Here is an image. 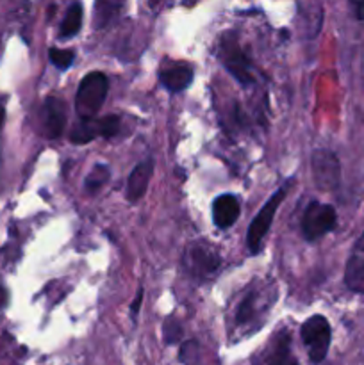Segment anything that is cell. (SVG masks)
Masks as SVG:
<instances>
[{
	"label": "cell",
	"instance_id": "obj_7",
	"mask_svg": "<svg viewBox=\"0 0 364 365\" xmlns=\"http://www.w3.org/2000/svg\"><path fill=\"white\" fill-rule=\"evenodd\" d=\"M310 170L313 178L321 191H332L339 185L341 180V164L330 150H318L310 159Z\"/></svg>",
	"mask_w": 364,
	"mask_h": 365
},
{
	"label": "cell",
	"instance_id": "obj_24",
	"mask_svg": "<svg viewBox=\"0 0 364 365\" xmlns=\"http://www.w3.org/2000/svg\"><path fill=\"white\" fill-rule=\"evenodd\" d=\"M350 2L355 7L357 18H359V20H364V0H350Z\"/></svg>",
	"mask_w": 364,
	"mask_h": 365
},
{
	"label": "cell",
	"instance_id": "obj_17",
	"mask_svg": "<svg viewBox=\"0 0 364 365\" xmlns=\"http://www.w3.org/2000/svg\"><path fill=\"white\" fill-rule=\"evenodd\" d=\"M257 299H259V294L257 292H252V294L246 296L238 307V312H236V323L238 327H246L248 323H252L257 316Z\"/></svg>",
	"mask_w": 364,
	"mask_h": 365
},
{
	"label": "cell",
	"instance_id": "obj_15",
	"mask_svg": "<svg viewBox=\"0 0 364 365\" xmlns=\"http://www.w3.org/2000/svg\"><path fill=\"white\" fill-rule=\"evenodd\" d=\"M96 138H100L98 120L96 118H93V120H81L70 132V141L74 145H86V143H91Z\"/></svg>",
	"mask_w": 364,
	"mask_h": 365
},
{
	"label": "cell",
	"instance_id": "obj_5",
	"mask_svg": "<svg viewBox=\"0 0 364 365\" xmlns=\"http://www.w3.org/2000/svg\"><path fill=\"white\" fill-rule=\"evenodd\" d=\"M182 264L186 271L195 278H209L220 269L221 260L213 246L203 241H195L186 248Z\"/></svg>",
	"mask_w": 364,
	"mask_h": 365
},
{
	"label": "cell",
	"instance_id": "obj_14",
	"mask_svg": "<svg viewBox=\"0 0 364 365\" xmlns=\"http://www.w3.org/2000/svg\"><path fill=\"white\" fill-rule=\"evenodd\" d=\"M125 0H95V27L103 29L120 14Z\"/></svg>",
	"mask_w": 364,
	"mask_h": 365
},
{
	"label": "cell",
	"instance_id": "obj_12",
	"mask_svg": "<svg viewBox=\"0 0 364 365\" xmlns=\"http://www.w3.org/2000/svg\"><path fill=\"white\" fill-rule=\"evenodd\" d=\"M241 205L234 195H220L213 202V221L220 230H227L238 221Z\"/></svg>",
	"mask_w": 364,
	"mask_h": 365
},
{
	"label": "cell",
	"instance_id": "obj_22",
	"mask_svg": "<svg viewBox=\"0 0 364 365\" xmlns=\"http://www.w3.org/2000/svg\"><path fill=\"white\" fill-rule=\"evenodd\" d=\"M98 130L100 138H113V135L118 134L120 130V118L118 116H103L98 120Z\"/></svg>",
	"mask_w": 364,
	"mask_h": 365
},
{
	"label": "cell",
	"instance_id": "obj_10",
	"mask_svg": "<svg viewBox=\"0 0 364 365\" xmlns=\"http://www.w3.org/2000/svg\"><path fill=\"white\" fill-rule=\"evenodd\" d=\"M345 284L350 291L364 294V232L357 239L345 269Z\"/></svg>",
	"mask_w": 364,
	"mask_h": 365
},
{
	"label": "cell",
	"instance_id": "obj_26",
	"mask_svg": "<svg viewBox=\"0 0 364 365\" xmlns=\"http://www.w3.org/2000/svg\"><path fill=\"white\" fill-rule=\"evenodd\" d=\"M4 120H6V110H4V107L0 106V130H2V125H4Z\"/></svg>",
	"mask_w": 364,
	"mask_h": 365
},
{
	"label": "cell",
	"instance_id": "obj_20",
	"mask_svg": "<svg viewBox=\"0 0 364 365\" xmlns=\"http://www.w3.org/2000/svg\"><path fill=\"white\" fill-rule=\"evenodd\" d=\"M163 335L166 344H177L182 339V327L175 317H168L163 324Z\"/></svg>",
	"mask_w": 364,
	"mask_h": 365
},
{
	"label": "cell",
	"instance_id": "obj_8",
	"mask_svg": "<svg viewBox=\"0 0 364 365\" xmlns=\"http://www.w3.org/2000/svg\"><path fill=\"white\" fill-rule=\"evenodd\" d=\"M253 365H298L291 355V339L288 331L280 330L275 334Z\"/></svg>",
	"mask_w": 364,
	"mask_h": 365
},
{
	"label": "cell",
	"instance_id": "obj_16",
	"mask_svg": "<svg viewBox=\"0 0 364 365\" xmlns=\"http://www.w3.org/2000/svg\"><path fill=\"white\" fill-rule=\"evenodd\" d=\"M81 27H82V6L75 2L70 6L63 24H61L59 36L61 38H74V36L81 31Z\"/></svg>",
	"mask_w": 364,
	"mask_h": 365
},
{
	"label": "cell",
	"instance_id": "obj_2",
	"mask_svg": "<svg viewBox=\"0 0 364 365\" xmlns=\"http://www.w3.org/2000/svg\"><path fill=\"white\" fill-rule=\"evenodd\" d=\"M220 61L223 63L225 70L243 86L248 88L253 82L252 73H250V61L246 53L243 52L239 39L234 32H225L220 39V50H218Z\"/></svg>",
	"mask_w": 364,
	"mask_h": 365
},
{
	"label": "cell",
	"instance_id": "obj_25",
	"mask_svg": "<svg viewBox=\"0 0 364 365\" xmlns=\"http://www.w3.org/2000/svg\"><path fill=\"white\" fill-rule=\"evenodd\" d=\"M6 305H7V292L6 289L0 287V309H4Z\"/></svg>",
	"mask_w": 364,
	"mask_h": 365
},
{
	"label": "cell",
	"instance_id": "obj_18",
	"mask_svg": "<svg viewBox=\"0 0 364 365\" xmlns=\"http://www.w3.org/2000/svg\"><path fill=\"white\" fill-rule=\"evenodd\" d=\"M109 166H106V164H96V166H93V170L89 171L88 177H86L84 191L88 192V195H95V192L100 191V187L109 180Z\"/></svg>",
	"mask_w": 364,
	"mask_h": 365
},
{
	"label": "cell",
	"instance_id": "obj_23",
	"mask_svg": "<svg viewBox=\"0 0 364 365\" xmlns=\"http://www.w3.org/2000/svg\"><path fill=\"white\" fill-rule=\"evenodd\" d=\"M141 302H143V291H139L138 296H136L134 303H132V305H131V316H132V319H136V316H138L139 307H141Z\"/></svg>",
	"mask_w": 364,
	"mask_h": 365
},
{
	"label": "cell",
	"instance_id": "obj_19",
	"mask_svg": "<svg viewBox=\"0 0 364 365\" xmlns=\"http://www.w3.org/2000/svg\"><path fill=\"white\" fill-rule=\"evenodd\" d=\"M49 57L54 64H56L59 70H68V68L74 64L75 61V53L74 50L68 48H50L49 50Z\"/></svg>",
	"mask_w": 364,
	"mask_h": 365
},
{
	"label": "cell",
	"instance_id": "obj_9",
	"mask_svg": "<svg viewBox=\"0 0 364 365\" xmlns=\"http://www.w3.org/2000/svg\"><path fill=\"white\" fill-rule=\"evenodd\" d=\"M43 127L50 139H56L63 134V128L66 125V106L59 96H49L43 103L41 109Z\"/></svg>",
	"mask_w": 364,
	"mask_h": 365
},
{
	"label": "cell",
	"instance_id": "obj_27",
	"mask_svg": "<svg viewBox=\"0 0 364 365\" xmlns=\"http://www.w3.org/2000/svg\"><path fill=\"white\" fill-rule=\"evenodd\" d=\"M148 4H150V7H157L161 4V0H148Z\"/></svg>",
	"mask_w": 364,
	"mask_h": 365
},
{
	"label": "cell",
	"instance_id": "obj_21",
	"mask_svg": "<svg viewBox=\"0 0 364 365\" xmlns=\"http://www.w3.org/2000/svg\"><path fill=\"white\" fill-rule=\"evenodd\" d=\"M198 342L196 341H188L181 346V351H178V360L184 365H196L198 364Z\"/></svg>",
	"mask_w": 364,
	"mask_h": 365
},
{
	"label": "cell",
	"instance_id": "obj_4",
	"mask_svg": "<svg viewBox=\"0 0 364 365\" xmlns=\"http://www.w3.org/2000/svg\"><path fill=\"white\" fill-rule=\"evenodd\" d=\"M289 185L291 184H288L285 187L277 189V191L273 192V196L264 203L263 209L259 210V214L253 217L252 223H250L248 232H246V245H248L250 253H259L261 248H263L264 237H266L268 230H270L271 223H273V217H275V212H277L278 205L284 202L285 195H288Z\"/></svg>",
	"mask_w": 364,
	"mask_h": 365
},
{
	"label": "cell",
	"instance_id": "obj_13",
	"mask_svg": "<svg viewBox=\"0 0 364 365\" xmlns=\"http://www.w3.org/2000/svg\"><path fill=\"white\" fill-rule=\"evenodd\" d=\"M153 173V160H145V163H139L138 166L132 170V173L128 175L127 180V189H125V196L131 203L139 202V200L145 196L146 189H148V182L152 178Z\"/></svg>",
	"mask_w": 364,
	"mask_h": 365
},
{
	"label": "cell",
	"instance_id": "obj_3",
	"mask_svg": "<svg viewBox=\"0 0 364 365\" xmlns=\"http://www.w3.org/2000/svg\"><path fill=\"white\" fill-rule=\"evenodd\" d=\"M300 337H302V342L303 346H305L310 362L320 364L327 359L332 339V330L327 317H309V319L302 324V328H300Z\"/></svg>",
	"mask_w": 364,
	"mask_h": 365
},
{
	"label": "cell",
	"instance_id": "obj_6",
	"mask_svg": "<svg viewBox=\"0 0 364 365\" xmlns=\"http://www.w3.org/2000/svg\"><path fill=\"white\" fill-rule=\"evenodd\" d=\"M338 223L335 209L328 203L310 202L302 217V234L307 241L314 242L332 232Z\"/></svg>",
	"mask_w": 364,
	"mask_h": 365
},
{
	"label": "cell",
	"instance_id": "obj_1",
	"mask_svg": "<svg viewBox=\"0 0 364 365\" xmlns=\"http://www.w3.org/2000/svg\"><path fill=\"white\" fill-rule=\"evenodd\" d=\"M109 82L100 71H91L81 81L75 95V110L81 120H93L106 102Z\"/></svg>",
	"mask_w": 364,
	"mask_h": 365
},
{
	"label": "cell",
	"instance_id": "obj_11",
	"mask_svg": "<svg viewBox=\"0 0 364 365\" xmlns=\"http://www.w3.org/2000/svg\"><path fill=\"white\" fill-rule=\"evenodd\" d=\"M193 77H195V71L186 63L170 64V66L163 68L159 71L161 84L171 93H181L184 89H188L191 86Z\"/></svg>",
	"mask_w": 364,
	"mask_h": 365
}]
</instances>
